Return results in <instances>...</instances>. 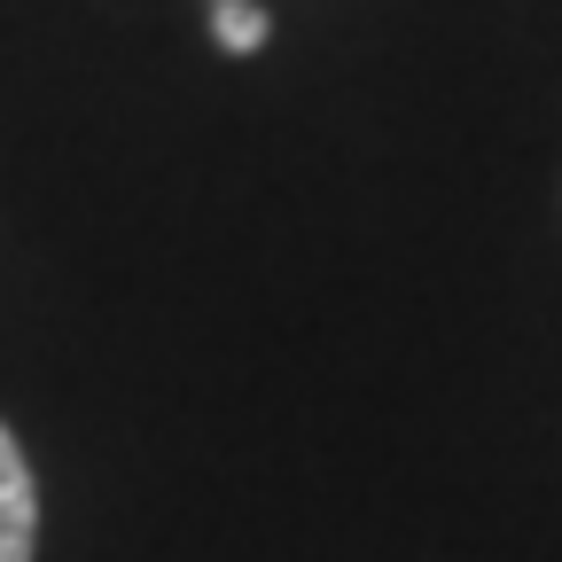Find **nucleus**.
<instances>
[{"instance_id":"obj_1","label":"nucleus","mask_w":562,"mask_h":562,"mask_svg":"<svg viewBox=\"0 0 562 562\" xmlns=\"http://www.w3.org/2000/svg\"><path fill=\"white\" fill-rule=\"evenodd\" d=\"M32 547H40V484L16 430L0 422V562H32Z\"/></svg>"},{"instance_id":"obj_2","label":"nucleus","mask_w":562,"mask_h":562,"mask_svg":"<svg viewBox=\"0 0 562 562\" xmlns=\"http://www.w3.org/2000/svg\"><path fill=\"white\" fill-rule=\"evenodd\" d=\"M211 32H220V47L227 55H250V47H266V9H250V0H211Z\"/></svg>"}]
</instances>
